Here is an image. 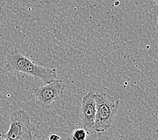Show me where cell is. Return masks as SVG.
<instances>
[{
    "mask_svg": "<svg viewBox=\"0 0 158 140\" xmlns=\"http://www.w3.org/2000/svg\"><path fill=\"white\" fill-rule=\"evenodd\" d=\"M6 59L7 69L37 78L44 84H48L57 79V72L55 69L37 65L20 51L14 50L9 52Z\"/></svg>",
    "mask_w": 158,
    "mask_h": 140,
    "instance_id": "cell-1",
    "label": "cell"
},
{
    "mask_svg": "<svg viewBox=\"0 0 158 140\" xmlns=\"http://www.w3.org/2000/svg\"><path fill=\"white\" fill-rule=\"evenodd\" d=\"M96 114L93 128L97 133H103L110 129L115 119L119 106V100L112 102L106 93L95 94Z\"/></svg>",
    "mask_w": 158,
    "mask_h": 140,
    "instance_id": "cell-2",
    "label": "cell"
},
{
    "mask_svg": "<svg viewBox=\"0 0 158 140\" xmlns=\"http://www.w3.org/2000/svg\"><path fill=\"white\" fill-rule=\"evenodd\" d=\"M32 137L31 119L28 112L23 109L12 113L8 131L0 135L1 140H32Z\"/></svg>",
    "mask_w": 158,
    "mask_h": 140,
    "instance_id": "cell-3",
    "label": "cell"
},
{
    "mask_svg": "<svg viewBox=\"0 0 158 140\" xmlns=\"http://www.w3.org/2000/svg\"><path fill=\"white\" fill-rule=\"evenodd\" d=\"M65 89V83L61 80L55 79L48 84L39 85L33 88L32 94L39 103L48 106L61 98Z\"/></svg>",
    "mask_w": 158,
    "mask_h": 140,
    "instance_id": "cell-4",
    "label": "cell"
},
{
    "mask_svg": "<svg viewBox=\"0 0 158 140\" xmlns=\"http://www.w3.org/2000/svg\"><path fill=\"white\" fill-rule=\"evenodd\" d=\"M96 114L95 93L90 91L83 97L80 108V119L85 129L94 127Z\"/></svg>",
    "mask_w": 158,
    "mask_h": 140,
    "instance_id": "cell-5",
    "label": "cell"
},
{
    "mask_svg": "<svg viewBox=\"0 0 158 140\" xmlns=\"http://www.w3.org/2000/svg\"><path fill=\"white\" fill-rule=\"evenodd\" d=\"M86 138H87V132L85 129L82 128L77 129L73 132L71 135L72 140H86Z\"/></svg>",
    "mask_w": 158,
    "mask_h": 140,
    "instance_id": "cell-6",
    "label": "cell"
},
{
    "mask_svg": "<svg viewBox=\"0 0 158 140\" xmlns=\"http://www.w3.org/2000/svg\"><path fill=\"white\" fill-rule=\"evenodd\" d=\"M60 139H61V137L56 134H52L49 136V140H60Z\"/></svg>",
    "mask_w": 158,
    "mask_h": 140,
    "instance_id": "cell-7",
    "label": "cell"
},
{
    "mask_svg": "<svg viewBox=\"0 0 158 140\" xmlns=\"http://www.w3.org/2000/svg\"><path fill=\"white\" fill-rule=\"evenodd\" d=\"M7 0H0V7H3L5 6Z\"/></svg>",
    "mask_w": 158,
    "mask_h": 140,
    "instance_id": "cell-8",
    "label": "cell"
},
{
    "mask_svg": "<svg viewBox=\"0 0 158 140\" xmlns=\"http://www.w3.org/2000/svg\"><path fill=\"white\" fill-rule=\"evenodd\" d=\"M152 1L156 3V5L157 6V7H158V0H152Z\"/></svg>",
    "mask_w": 158,
    "mask_h": 140,
    "instance_id": "cell-9",
    "label": "cell"
}]
</instances>
